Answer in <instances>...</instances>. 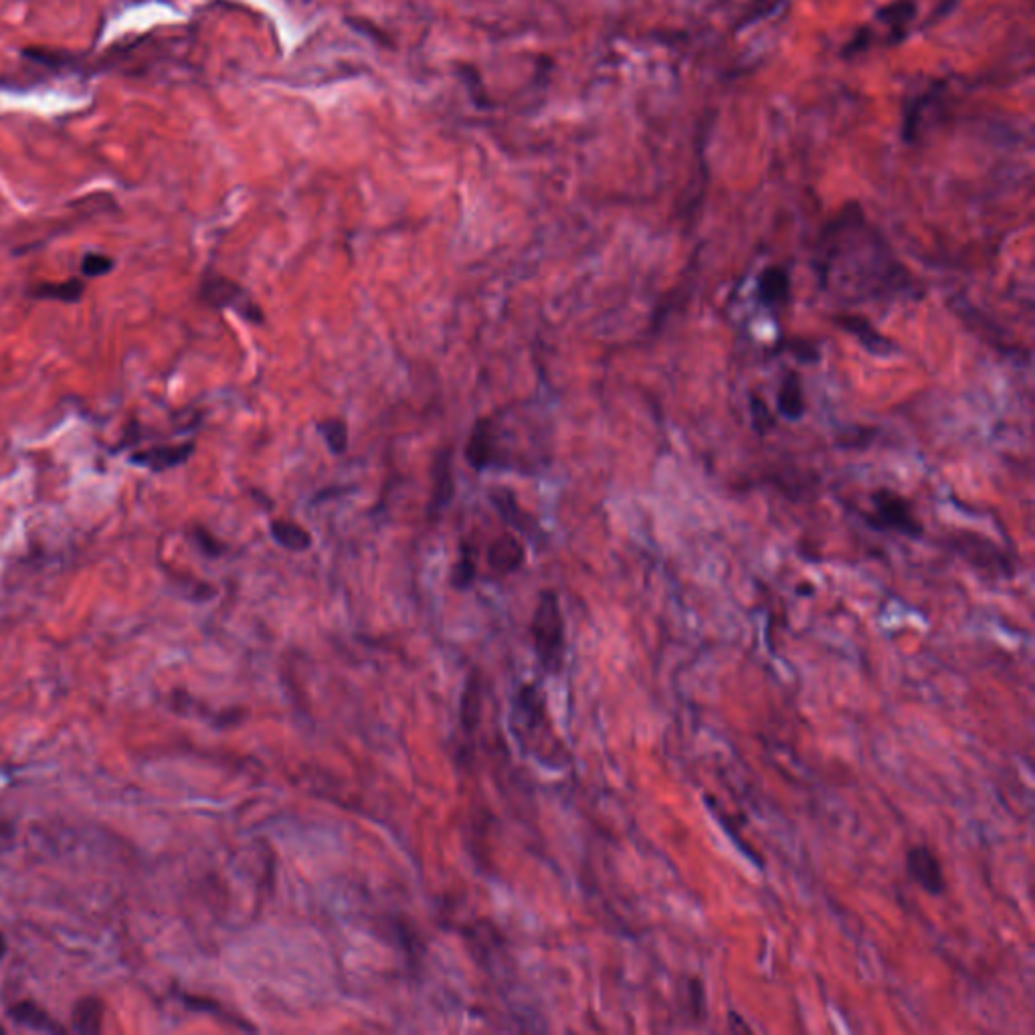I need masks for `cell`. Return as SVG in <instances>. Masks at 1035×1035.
Listing matches in <instances>:
<instances>
[{
  "instance_id": "4fadbf2b",
  "label": "cell",
  "mask_w": 1035,
  "mask_h": 1035,
  "mask_svg": "<svg viewBox=\"0 0 1035 1035\" xmlns=\"http://www.w3.org/2000/svg\"><path fill=\"white\" fill-rule=\"evenodd\" d=\"M805 409H807V405H805L799 374L786 372L781 381V384H778V391H776L778 415L789 419V421H799L805 415Z\"/></svg>"
},
{
  "instance_id": "9a60e30c",
  "label": "cell",
  "mask_w": 1035,
  "mask_h": 1035,
  "mask_svg": "<svg viewBox=\"0 0 1035 1035\" xmlns=\"http://www.w3.org/2000/svg\"><path fill=\"white\" fill-rule=\"evenodd\" d=\"M8 1015L16 1021V1023H23L26 1028H31L35 1031H47V1033H61L63 1028L61 1025L55 1021L51 1015L39 1007L33 1001H21L13 1005L11 1010H8Z\"/></svg>"
},
{
  "instance_id": "8fae6325",
  "label": "cell",
  "mask_w": 1035,
  "mask_h": 1035,
  "mask_svg": "<svg viewBox=\"0 0 1035 1035\" xmlns=\"http://www.w3.org/2000/svg\"><path fill=\"white\" fill-rule=\"evenodd\" d=\"M837 324L846 330L847 334H851L856 338V340L862 344L866 350L874 352L876 356H890L896 346L890 340V338L882 336L878 330L868 322V320L859 318V316H841L837 318Z\"/></svg>"
},
{
  "instance_id": "5b68a950",
  "label": "cell",
  "mask_w": 1035,
  "mask_h": 1035,
  "mask_svg": "<svg viewBox=\"0 0 1035 1035\" xmlns=\"http://www.w3.org/2000/svg\"><path fill=\"white\" fill-rule=\"evenodd\" d=\"M904 868L910 880L927 894L942 896L947 892L945 866H942L940 857L927 844H916L908 847L904 857Z\"/></svg>"
},
{
  "instance_id": "9c48e42d",
  "label": "cell",
  "mask_w": 1035,
  "mask_h": 1035,
  "mask_svg": "<svg viewBox=\"0 0 1035 1035\" xmlns=\"http://www.w3.org/2000/svg\"><path fill=\"white\" fill-rule=\"evenodd\" d=\"M526 546L518 536L503 533L496 540H492L488 548V564L493 573L510 574L524 564Z\"/></svg>"
},
{
  "instance_id": "603a6c76",
  "label": "cell",
  "mask_w": 1035,
  "mask_h": 1035,
  "mask_svg": "<svg viewBox=\"0 0 1035 1035\" xmlns=\"http://www.w3.org/2000/svg\"><path fill=\"white\" fill-rule=\"evenodd\" d=\"M5 955H6V939H5V934L0 932V959H3Z\"/></svg>"
},
{
  "instance_id": "d6986e66",
  "label": "cell",
  "mask_w": 1035,
  "mask_h": 1035,
  "mask_svg": "<svg viewBox=\"0 0 1035 1035\" xmlns=\"http://www.w3.org/2000/svg\"><path fill=\"white\" fill-rule=\"evenodd\" d=\"M114 265L116 261L104 253H86L84 259H81V273L87 279L104 278L114 271Z\"/></svg>"
},
{
  "instance_id": "8992f818",
  "label": "cell",
  "mask_w": 1035,
  "mask_h": 1035,
  "mask_svg": "<svg viewBox=\"0 0 1035 1035\" xmlns=\"http://www.w3.org/2000/svg\"><path fill=\"white\" fill-rule=\"evenodd\" d=\"M455 496L453 478V449L445 445L439 449L431 463V492H429L427 514L437 516L452 503Z\"/></svg>"
},
{
  "instance_id": "7a4b0ae2",
  "label": "cell",
  "mask_w": 1035,
  "mask_h": 1035,
  "mask_svg": "<svg viewBox=\"0 0 1035 1035\" xmlns=\"http://www.w3.org/2000/svg\"><path fill=\"white\" fill-rule=\"evenodd\" d=\"M530 629L540 665L546 672L556 674L564 662V619L554 591L540 593Z\"/></svg>"
},
{
  "instance_id": "ac0fdd59",
  "label": "cell",
  "mask_w": 1035,
  "mask_h": 1035,
  "mask_svg": "<svg viewBox=\"0 0 1035 1035\" xmlns=\"http://www.w3.org/2000/svg\"><path fill=\"white\" fill-rule=\"evenodd\" d=\"M318 433L322 435L328 449L334 455H342L348 449V425L340 417H326L316 423Z\"/></svg>"
},
{
  "instance_id": "2e32d148",
  "label": "cell",
  "mask_w": 1035,
  "mask_h": 1035,
  "mask_svg": "<svg viewBox=\"0 0 1035 1035\" xmlns=\"http://www.w3.org/2000/svg\"><path fill=\"white\" fill-rule=\"evenodd\" d=\"M86 291L84 279H69L61 283H39L29 289V296L35 299H55L66 304H77Z\"/></svg>"
},
{
  "instance_id": "5bb4252c",
  "label": "cell",
  "mask_w": 1035,
  "mask_h": 1035,
  "mask_svg": "<svg viewBox=\"0 0 1035 1035\" xmlns=\"http://www.w3.org/2000/svg\"><path fill=\"white\" fill-rule=\"evenodd\" d=\"M269 534L289 553H306L308 548H311V534L294 520H271Z\"/></svg>"
},
{
  "instance_id": "44dd1931",
  "label": "cell",
  "mask_w": 1035,
  "mask_h": 1035,
  "mask_svg": "<svg viewBox=\"0 0 1035 1035\" xmlns=\"http://www.w3.org/2000/svg\"><path fill=\"white\" fill-rule=\"evenodd\" d=\"M190 534H192V540H195V544L207 556H221L225 553V544L221 543V540H217L213 534H210L207 528L197 526V528H192Z\"/></svg>"
},
{
  "instance_id": "7c38bea8",
  "label": "cell",
  "mask_w": 1035,
  "mask_h": 1035,
  "mask_svg": "<svg viewBox=\"0 0 1035 1035\" xmlns=\"http://www.w3.org/2000/svg\"><path fill=\"white\" fill-rule=\"evenodd\" d=\"M490 500L510 526L520 530L522 534H534V530L538 528L536 520L533 514H528L526 510H522L514 492H510L506 488H493L490 490Z\"/></svg>"
},
{
  "instance_id": "e0dca14e",
  "label": "cell",
  "mask_w": 1035,
  "mask_h": 1035,
  "mask_svg": "<svg viewBox=\"0 0 1035 1035\" xmlns=\"http://www.w3.org/2000/svg\"><path fill=\"white\" fill-rule=\"evenodd\" d=\"M104 1005L97 997H86L77 1001L73 1010V1030L77 1033H99L102 1031Z\"/></svg>"
},
{
  "instance_id": "277c9868",
  "label": "cell",
  "mask_w": 1035,
  "mask_h": 1035,
  "mask_svg": "<svg viewBox=\"0 0 1035 1035\" xmlns=\"http://www.w3.org/2000/svg\"><path fill=\"white\" fill-rule=\"evenodd\" d=\"M872 516L868 524L872 528H888L908 538H920L924 534L922 522L914 516L910 502L894 490H878L872 493Z\"/></svg>"
},
{
  "instance_id": "ffe728a7",
  "label": "cell",
  "mask_w": 1035,
  "mask_h": 1035,
  "mask_svg": "<svg viewBox=\"0 0 1035 1035\" xmlns=\"http://www.w3.org/2000/svg\"><path fill=\"white\" fill-rule=\"evenodd\" d=\"M475 579V563H473V556L470 553V548L465 544L462 546V556H460V563L455 564L453 569V584L460 589L470 587L472 581Z\"/></svg>"
},
{
  "instance_id": "30bf717a",
  "label": "cell",
  "mask_w": 1035,
  "mask_h": 1035,
  "mask_svg": "<svg viewBox=\"0 0 1035 1035\" xmlns=\"http://www.w3.org/2000/svg\"><path fill=\"white\" fill-rule=\"evenodd\" d=\"M756 296L763 306L781 308L791 298V276L781 265H768L756 279Z\"/></svg>"
},
{
  "instance_id": "7402d4cb",
  "label": "cell",
  "mask_w": 1035,
  "mask_h": 1035,
  "mask_svg": "<svg viewBox=\"0 0 1035 1035\" xmlns=\"http://www.w3.org/2000/svg\"><path fill=\"white\" fill-rule=\"evenodd\" d=\"M750 411H753V421L758 431H768L775 425V415L768 411L766 402L758 397L750 399Z\"/></svg>"
},
{
  "instance_id": "52a82bcc",
  "label": "cell",
  "mask_w": 1035,
  "mask_h": 1035,
  "mask_svg": "<svg viewBox=\"0 0 1035 1035\" xmlns=\"http://www.w3.org/2000/svg\"><path fill=\"white\" fill-rule=\"evenodd\" d=\"M498 460V443H496V427L490 417H482L473 423V429L467 439L465 445V462L473 467L475 472H483L496 463Z\"/></svg>"
},
{
  "instance_id": "ba28073f",
  "label": "cell",
  "mask_w": 1035,
  "mask_h": 1035,
  "mask_svg": "<svg viewBox=\"0 0 1035 1035\" xmlns=\"http://www.w3.org/2000/svg\"><path fill=\"white\" fill-rule=\"evenodd\" d=\"M192 453H195V443L192 441L178 443V445H156V447L144 449V452L130 455V463L160 473V472L172 470V467H178L182 463H187Z\"/></svg>"
},
{
  "instance_id": "3957f363",
  "label": "cell",
  "mask_w": 1035,
  "mask_h": 1035,
  "mask_svg": "<svg viewBox=\"0 0 1035 1035\" xmlns=\"http://www.w3.org/2000/svg\"><path fill=\"white\" fill-rule=\"evenodd\" d=\"M198 298L217 309H233L237 316L243 318L245 322L261 326L265 322V314L258 301L247 291L241 283L235 279H228L221 273L208 271L200 281Z\"/></svg>"
},
{
  "instance_id": "6da1fadb",
  "label": "cell",
  "mask_w": 1035,
  "mask_h": 1035,
  "mask_svg": "<svg viewBox=\"0 0 1035 1035\" xmlns=\"http://www.w3.org/2000/svg\"><path fill=\"white\" fill-rule=\"evenodd\" d=\"M864 228L862 217H849L823 235L819 259L815 261L821 286L827 288L837 279V286L857 298L856 301L908 294L914 288L910 273L894 259L882 239L866 235Z\"/></svg>"
}]
</instances>
